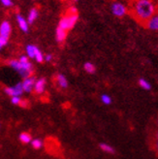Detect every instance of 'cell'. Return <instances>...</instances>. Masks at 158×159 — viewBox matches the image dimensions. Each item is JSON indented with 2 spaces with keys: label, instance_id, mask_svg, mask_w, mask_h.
Listing matches in <instances>:
<instances>
[{
  "label": "cell",
  "instance_id": "9a60e30c",
  "mask_svg": "<svg viewBox=\"0 0 158 159\" xmlns=\"http://www.w3.org/2000/svg\"><path fill=\"white\" fill-rule=\"evenodd\" d=\"M84 69L86 73L88 74H94L96 71V68H95V65L93 64L91 62H85L84 64Z\"/></svg>",
  "mask_w": 158,
  "mask_h": 159
},
{
  "label": "cell",
  "instance_id": "3957f363",
  "mask_svg": "<svg viewBox=\"0 0 158 159\" xmlns=\"http://www.w3.org/2000/svg\"><path fill=\"white\" fill-rule=\"evenodd\" d=\"M78 14H69L67 13L64 17H62L59 20V23H58V27L64 29L66 31L72 29L78 21Z\"/></svg>",
  "mask_w": 158,
  "mask_h": 159
},
{
  "label": "cell",
  "instance_id": "7a4b0ae2",
  "mask_svg": "<svg viewBox=\"0 0 158 159\" xmlns=\"http://www.w3.org/2000/svg\"><path fill=\"white\" fill-rule=\"evenodd\" d=\"M8 64L15 71H17L20 76L23 79L32 75L33 65L30 62V58L27 55H20L19 59H11L8 62Z\"/></svg>",
  "mask_w": 158,
  "mask_h": 159
},
{
  "label": "cell",
  "instance_id": "4316f807",
  "mask_svg": "<svg viewBox=\"0 0 158 159\" xmlns=\"http://www.w3.org/2000/svg\"><path fill=\"white\" fill-rule=\"evenodd\" d=\"M20 106V107H23V108H26V107L28 106V102H27L26 100H22V99H21Z\"/></svg>",
  "mask_w": 158,
  "mask_h": 159
},
{
  "label": "cell",
  "instance_id": "277c9868",
  "mask_svg": "<svg viewBox=\"0 0 158 159\" xmlns=\"http://www.w3.org/2000/svg\"><path fill=\"white\" fill-rule=\"evenodd\" d=\"M25 52H26V55L29 58L35 59L38 63H42L44 61L43 52L35 45H27L25 48Z\"/></svg>",
  "mask_w": 158,
  "mask_h": 159
},
{
  "label": "cell",
  "instance_id": "44dd1931",
  "mask_svg": "<svg viewBox=\"0 0 158 159\" xmlns=\"http://www.w3.org/2000/svg\"><path fill=\"white\" fill-rule=\"evenodd\" d=\"M8 42H9V38H5V37L0 36V51H1L3 48L8 44Z\"/></svg>",
  "mask_w": 158,
  "mask_h": 159
},
{
  "label": "cell",
  "instance_id": "8992f818",
  "mask_svg": "<svg viewBox=\"0 0 158 159\" xmlns=\"http://www.w3.org/2000/svg\"><path fill=\"white\" fill-rule=\"evenodd\" d=\"M5 93L8 94L11 97H13V96H20V95L23 93V89H22L21 83H18L17 84L14 85V86L6 87V89H5Z\"/></svg>",
  "mask_w": 158,
  "mask_h": 159
},
{
  "label": "cell",
  "instance_id": "9c48e42d",
  "mask_svg": "<svg viewBox=\"0 0 158 159\" xmlns=\"http://www.w3.org/2000/svg\"><path fill=\"white\" fill-rule=\"evenodd\" d=\"M46 85H47V81L45 78H40L36 80L35 84H34V89L33 90L35 91L36 94L40 95L43 94L46 90Z\"/></svg>",
  "mask_w": 158,
  "mask_h": 159
},
{
  "label": "cell",
  "instance_id": "603a6c76",
  "mask_svg": "<svg viewBox=\"0 0 158 159\" xmlns=\"http://www.w3.org/2000/svg\"><path fill=\"white\" fill-rule=\"evenodd\" d=\"M20 101H21L20 96H13L11 98V102H12V104H14V105H20Z\"/></svg>",
  "mask_w": 158,
  "mask_h": 159
},
{
  "label": "cell",
  "instance_id": "83f0119b",
  "mask_svg": "<svg viewBox=\"0 0 158 159\" xmlns=\"http://www.w3.org/2000/svg\"><path fill=\"white\" fill-rule=\"evenodd\" d=\"M157 125H158V118H157Z\"/></svg>",
  "mask_w": 158,
  "mask_h": 159
},
{
  "label": "cell",
  "instance_id": "6da1fadb",
  "mask_svg": "<svg viewBox=\"0 0 158 159\" xmlns=\"http://www.w3.org/2000/svg\"><path fill=\"white\" fill-rule=\"evenodd\" d=\"M131 10L138 21L146 23L156 13V5L153 0H133Z\"/></svg>",
  "mask_w": 158,
  "mask_h": 159
},
{
  "label": "cell",
  "instance_id": "5bb4252c",
  "mask_svg": "<svg viewBox=\"0 0 158 159\" xmlns=\"http://www.w3.org/2000/svg\"><path fill=\"white\" fill-rule=\"evenodd\" d=\"M55 80H56L57 84L61 87V89H67L68 87V81H67V79L64 75L58 74L56 76V78H55Z\"/></svg>",
  "mask_w": 158,
  "mask_h": 159
},
{
  "label": "cell",
  "instance_id": "ba28073f",
  "mask_svg": "<svg viewBox=\"0 0 158 159\" xmlns=\"http://www.w3.org/2000/svg\"><path fill=\"white\" fill-rule=\"evenodd\" d=\"M12 32V26L11 23L8 20H4L0 25V36L5 37V38H10Z\"/></svg>",
  "mask_w": 158,
  "mask_h": 159
},
{
  "label": "cell",
  "instance_id": "ac0fdd59",
  "mask_svg": "<svg viewBox=\"0 0 158 159\" xmlns=\"http://www.w3.org/2000/svg\"><path fill=\"white\" fill-rule=\"evenodd\" d=\"M139 85L142 87L143 89H145V90H149L151 89V84H149L147 80H145V79H140L139 80Z\"/></svg>",
  "mask_w": 158,
  "mask_h": 159
},
{
  "label": "cell",
  "instance_id": "52a82bcc",
  "mask_svg": "<svg viewBox=\"0 0 158 159\" xmlns=\"http://www.w3.org/2000/svg\"><path fill=\"white\" fill-rule=\"evenodd\" d=\"M35 82H36V78L33 76H30L28 78L23 79V82H21L23 91L27 92V93H30L31 91H33Z\"/></svg>",
  "mask_w": 158,
  "mask_h": 159
},
{
  "label": "cell",
  "instance_id": "2e32d148",
  "mask_svg": "<svg viewBox=\"0 0 158 159\" xmlns=\"http://www.w3.org/2000/svg\"><path fill=\"white\" fill-rule=\"evenodd\" d=\"M20 140L22 144H29L31 140H32V137H31V134L27 132H23L20 135Z\"/></svg>",
  "mask_w": 158,
  "mask_h": 159
},
{
  "label": "cell",
  "instance_id": "d4e9b609",
  "mask_svg": "<svg viewBox=\"0 0 158 159\" xmlns=\"http://www.w3.org/2000/svg\"><path fill=\"white\" fill-rule=\"evenodd\" d=\"M52 59H53V57H52V54H51V53L44 55V60L47 61V62H51V61H52Z\"/></svg>",
  "mask_w": 158,
  "mask_h": 159
},
{
  "label": "cell",
  "instance_id": "8fae6325",
  "mask_svg": "<svg viewBox=\"0 0 158 159\" xmlns=\"http://www.w3.org/2000/svg\"><path fill=\"white\" fill-rule=\"evenodd\" d=\"M146 26L152 31H158V14H154L152 17L149 18L145 23Z\"/></svg>",
  "mask_w": 158,
  "mask_h": 159
},
{
  "label": "cell",
  "instance_id": "7c38bea8",
  "mask_svg": "<svg viewBox=\"0 0 158 159\" xmlns=\"http://www.w3.org/2000/svg\"><path fill=\"white\" fill-rule=\"evenodd\" d=\"M39 17V11L37 8H31L29 13H28V16H27V22H28V25H32V23H34V21L38 19Z\"/></svg>",
  "mask_w": 158,
  "mask_h": 159
},
{
  "label": "cell",
  "instance_id": "7402d4cb",
  "mask_svg": "<svg viewBox=\"0 0 158 159\" xmlns=\"http://www.w3.org/2000/svg\"><path fill=\"white\" fill-rule=\"evenodd\" d=\"M0 2H1V4L6 8H11L14 5L13 0H0Z\"/></svg>",
  "mask_w": 158,
  "mask_h": 159
},
{
  "label": "cell",
  "instance_id": "e0dca14e",
  "mask_svg": "<svg viewBox=\"0 0 158 159\" xmlns=\"http://www.w3.org/2000/svg\"><path fill=\"white\" fill-rule=\"evenodd\" d=\"M100 148L103 150V152H108V153H115V150L113 147H111L110 145H107V144H104V143L100 144Z\"/></svg>",
  "mask_w": 158,
  "mask_h": 159
},
{
  "label": "cell",
  "instance_id": "30bf717a",
  "mask_svg": "<svg viewBox=\"0 0 158 159\" xmlns=\"http://www.w3.org/2000/svg\"><path fill=\"white\" fill-rule=\"evenodd\" d=\"M16 20H17V22H18V25L19 27L20 28L21 31H23L25 33H27L28 30H29V25L26 20V19L23 17L22 15L20 14H17L16 16Z\"/></svg>",
  "mask_w": 158,
  "mask_h": 159
},
{
  "label": "cell",
  "instance_id": "f1b7e54d",
  "mask_svg": "<svg viewBox=\"0 0 158 159\" xmlns=\"http://www.w3.org/2000/svg\"><path fill=\"white\" fill-rule=\"evenodd\" d=\"M74 1H78V0H74Z\"/></svg>",
  "mask_w": 158,
  "mask_h": 159
},
{
  "label": "cell",
  "instance_id": "cb8c5ba5",
  "mask_svg": "<svg viewBox=\"0 0 158 159\" xmlns=\"http://www.w3.org/2000/svg\"><path fill=\"white\" fill-rule=\"evenodd\" d=\"M153 144H154V148L156 149V152H158V131L154 135V142H153Z\"/></svg>",
  "mask_w": 158,
  "mask_h": 159
},
{
  "label": "cell",
  "instance_id": "5b68a950",
  "mask_svg": "<svg viewBox=\"0 0 158 159\" xmlns=\"http://www.w3.org/2000/svg\"><path fill=\"white\" fill-rule=\"evenodd\" d=\"M111 11L115 17L122 18L127 14V7L121 2H114L111 6Z\"/></svg>",
  "mask_w": 158,
  "mask_h": 159
},
{
  "label": "cell",
  "instance_id": "ffe728a7",
  "mask_svg": "<svg viewBox=\"0 0 158 159\" xmlns=\"http://www.w3.org/2000/svg\"><path fill=\"white\" fill-rule=\"evenodd\" d=\"M101 101L103 102L105 105H110L111 103H112V98H111L107 94H103L101 96Z\"/></svg>",
  "mask_w": 158,
  "mask_h": 159
},
{
  "label": "cell",
  "instance_id": "d6986e66",
  "mask_svg": "<svg viewBox=\"0 0 158 159\" xmlns=\"http://www.w3.org/2000/svg\"><path fill=\"white\" fill-rule=\"evenodd\" d=\"M31 146L35 149H40L43 147V142L40 139H34L31 141Z\"/></svg>",
  "mask_w": 158,
  "mask_h": 159
},
{
  "label": "cell",
  "instance_id": "4fadbf2b",
  "mask_svg": "<svg viewBox=\"0 0 158 159\" xmlns=\"http://www.w3.org/2000/svg\"><path fill=\"white\" fill-rule=\"evenodd\" d=\"M67 37V31L62 29L60 27H57L55 30V39L58 43H63L65 41V39Z\"/></svg>",
  "mask_w": 158,
  "mask_h": 159
},
{
  "label": "cell",
  "instance_id": "484cf974",
  "mask_svg": "<svg viewBox=\"0 0 158 159\" xmlns=\"http://www.w3.org/2000/svg\"><path fill=\"white\" fill-rule=\"evenodd\" d=\"M69 14H78V10H77V8L76 7H70L69 9H68V12Z\"/></svg>",
  "mask_w": 158,
  "mask_h": 159
}]
</instances>
